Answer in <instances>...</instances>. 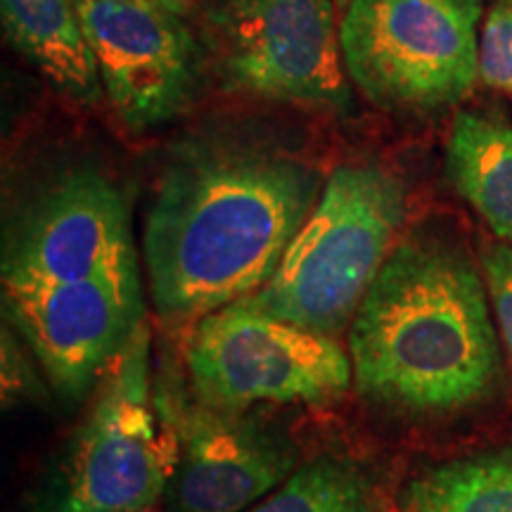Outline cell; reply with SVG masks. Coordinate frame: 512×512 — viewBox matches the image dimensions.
Listing matches in <instances>:
<instances>
[{"label": "cell", "instance_id": "1", "mask_svg": "<svg viewBox=\"0 0 512 512\" xmlns=\"http://www.w3.org/2000/svg\"><path fill=\"white\" fill-rule=\"evenodd\" d=\"M323 185L311 164L247 140H207L178 152L145 219L157 316L192 323L261 290Z\"/></svg>", "mask_w": 512, "mask_h": 512}, {"label": "cell", "instance_id": "2", "mask_svg": "<svg viewBox=\"0 0 512 512\" xmlns=\"http://www.w3.org/2000/svg\"><path fill=\"white\" fill-rule=\"evenodd\" d=\"M484 275L441 233L396 242L349 330L356 389L377 406L446 415L494 392L498 342Z\"/></svg>", "mask_w": 512, "mask_h": 512}, {"label": "cell", "instance_id": "3", "mask_svg": "<svg viewBox=\"0 0 512 512\" xmlns=\"http://www.w3.org/2000/svg\"><path fill=\"white\" fill-rule=\"evenodd\" d=\"M406 211V185L392 171L339 166L278 271L245 302L299 328L339 335L394 252Z\"/></svg>", "mask_w": 512, "mask_h": 512}, {"label": "cell", "instance_id": "4", "mask_svg": "<svg viewBox=\"0 0 512 512\" xmlns=\"http://www.w3.org/2000/svg\"><path fill=\"white\" fill-rule=\"evenodd\" d=\"M174 465L176 437L159 413L143 323L102 375L34 512H150Z\"/></svg>", "mask_w": 512, "mask_h": 512}, {"label": "cell", "instance_id": "5", "mask_svg": "<svg viewBox=\"0 0 512 512\" xmlns=\"http://www.w3.org/2000/svg\"><path fill=\"white\" fill-rule=\"evenodd\" d=\"M482 0H351L339 22L349 81L384 112L458 105L479 79Z\"/></svg>", "mask_w": 512, "mask_h": 512}, {"label": "cell", "instance_id": "6", "mask_svg": "<svg viewBox=\"0 0 512 512\" xmlns=\"http://www.w3.org/2000/svg\"><path fill=\"white\" fill-rule=\"evenodd\" d=\"M185 363L192 396L230 413L261 403L328 406L354 377L335 337L268 316L245 299L197 320Z\"/></svg>", "mask_w": 512, "mask_h": 512}, {"label": "cell", "instance_id": "7", "mask_svg": "<svg viewBox=\"0 0 512 512\" xmlns=\"http://www.w3.org/2000/svg\"><path fill=\"white\" fill-rule=\"evenodd\" d=\"M207 48L230 91L347 112L332 0H207Z\"/></svg>", "mask_w": 512, "mask_h": 512}, {"label": "cell", "instance_id": "8", "mask_svg": "<svg viewBox=\"0 0 512 512\" xmlns=\"http://www.w3.org/2000/svg\"><path fill=\"white\" fill-rule=\"evenodd\" d=\"M102 91L121 124L150 131L195 105L204 50L183 17L157 0H74Z\"/></svg>", "mask_w": 512, "mask_h": 512}, {"label": "cell", "instance_id": "9", "mask_svg": "<svg viewBox=\"0 0 512 512\" xmlns=\"http://www.w3.org/2000/svg\"><path fill=\"white\" fill-rule=\"evenodd\" d=\"M140 271L128 207L117 185L79 169L36 195L3 249V297Z\"/></svg>", "mask_w": 512, "mask_h": 512}, {"label": "cell", "instance_id": "10", "mask_svg": "<svg viewBox=\"0 0 512 512\" xmlns=\"http://www.w3.org/2000/svg\"><path fill=\"white\" fill-rule=\"evenodd\" d=\"M176 437L169 512H247L297 470V448L247 413L207 406L181 389H155Z\"/></svg>", "mask_w": 512, "mask_h": 512}, {"label": "cell", "instance_id": "11", "mask_svg": "<svg viewBox=\"0 0 512 512\" xmlns=\"http://www.w3.org/2000/svg\"><path fill=\"white\" fill-rule=\"evenodd\" d=\"M5 311L64 399H81L145 323L140 271L8 294Z\"/></svg>", "mask_w": 512, "mask_h": 512}, {"label": "cell", "instance_id": "12", "mask_svg": "<svg viewBox=\"0 0 512 512\" xmlns=\"http://www.w3.org/2000/svg\"><path fill=\"white\" fill-rule=\"evenodd\" d=\"M5 38L50 86L79 105H95L102 83L74 0H0Z\"/></svg>", "mask_w": 512, "mask_h": 512}, {"label": "cell", "instance_id": "13", "mask_svg": "<svg viewBox=\"0 0 512 512\" xmlns=\"http://www.w3.org/2000/svg\"><path fill=\"white\" fill-rule=\"evenodd\" d=\"M446 171L491 233L512 247L510 121L486 112H460L448 136Z\"/></svg>", "mask_w": 512, "mask_h": 512}, {"label": "cell", "instance_id": "14", "mask_svg": "<svg viewBox=\"0 0 512 512\" xmlns=\"http://www.w3.org/2000/svg\"><path fill=\"white\" fill-rule=\"evenodd\" d=\"M406 512H512V446L420 472L401 494Z\"/></svg>", "mask_w": 512, "mask_h": 512}, {"label": "cell", "instance_id": "15", "mask_svg": "<svg viewBox=\"0 0 512 512\" xmlns=\"http://www.w3.org/2000/svg\"><path fill=\"white\" fill-rule=\"evenodd\" d=\"M373 484L344 458H316L292 472L271 496L247 512H370Z\"/></svg>", "mask_w": 512, "mask_h": 512}, {"label": "cell", "instance_id": "16", "mask_svg": "<svg viewBox=\"0 0 512 512\" xmlns=\"http://www.w3.org/2000/svg\"><path fill=\"white\" fill-rule=\"evenodd\" d=\"M479 79L512 95V0H501L479 36Z\"/></svg>", "mask_w": 512, "mask_h": 512}, {"label": "cell", "instance_id": "17", "mask_svg": "<svg viewBox=\"0 0 512 512\" xmlns=\"http://www.w3.org/2000/svg\"><path fill=\"white\" fill-rule=\"evenodd\" d=\"M482 275L512 366V247L498 240L482 249Z\"/></svg>", "mask_w": 512, "mask_h": 512}, {"label": "cell", "instance_id": "18", "mask_svg": "<svg viewBox=\"0 0 512 512\" xmlns=\"http://www.w3.org/2000/svg\"><path fill=\"white\" fill-rule=\"evenodd\" d=\"M29 387V370L19 354L15 339L3 330V399L5 403L15 401Z\"/></svg>", "mask_w": 512, "mask_h": 512}, {"label": "cell", "instance_id": "19", "mask_svg": "<svg viewBox=\"0 0 512 512\" xmlns=\"http://www.w3.org/2000/svg\"><path fill=\"white\" fill-rule=\"evenodd\" d=\"M159 5H164L166 10H171V12H176L178 17H185L190 12V3L192 0H157Z\"/></svg>", "mask_w": 512, "mask_h": 512}, {"label": "cell", "instance_id": "20", "mask_svg": "<svg viewBox=\"0 0 512 512\" xmlns=\"http://www.w3.org/2000/svg\"><path fill=\"white\" fill-rule=\"evenodd\" d=\"M337 3H339V5H349L351 0H337Z\"/></svg>", "mask_w": 512, "mask_h": 512}]
</instances>
